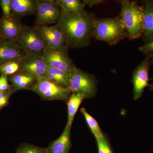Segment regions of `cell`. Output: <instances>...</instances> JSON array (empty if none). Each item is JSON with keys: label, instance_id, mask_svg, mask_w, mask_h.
Wrapping results in <instances>:
<instances>
[{"label": "cell", "instance_id": "obj_1", "mask_svg": "<svg viewBox=\"0 0 153 153\" xmlns=\"http://www.w3.org/2000/svg\"><path fill=\"white\" fill-rule=\"evenodd\" d=\"M60 10L59 20L54 26L61 30L68 49L89 46L96 19L94 14L85 9L77 13Z\"/></svg>", "mask_w": 153, "mask_h": 153}, {"label": "cell", "instance_id": "obj_2", "mask_svg": "<svg viewBox=\"0 0 153 153\" xmlns=\"http://www.w3.org/2000/svg\"><path fill=\"white\" fill-rule=\"evenodd\" d=\"M120 19L131 41L142 37L144 33V6L134 1H120Z\"/></svg>", "mask_w": 153, "mask_h": 153}, {"label": "cell", "instance_id": "obj_3", "mask_svg": "<svg viewBox=\"0 0 153 153\" xmlns=\"http://www.w3.org/2000/svg\"><path fill=\"white\" fill-rule=\"evenodd\" d=\"M92 38L106 42L110 46H113L128 38V33L120 17L96 18L94 23Z\"/></svg>", "mask_w": 153, "mask_h": 153}, {"label": "cell", "instance_id": "obj_4", "mask_svg": "<svg viewBox=\"0 0 153 153\" xmlns=\"http://www.w3.org/2000/svg\"><path fill=\"white\" fill-rule=\"evenodd\" d=\"M97 81L95 76L79 68L71 72L69 90L71 93L79 94L85 98H93L97 93Z\"/></svg>", "mask_w": 153, "mask_h": 153}, {"label": "cell", "instance_id": "obj_5", "mask_svg": "<svg viewBox=\"0 0 153 153\" xmlns=\"http://www.w3.org/2000/svg\"><path fill=\"white\" fill-rule=\"evenodd\" d=\"M16 41L25 54H34L41 57L46 47L41 31L37 26L24 25Z\"/></svg>", "mask_w": 153, "mask_h": 153}, {"label": "cell", "instance_id": "obj_6", "mask_svg": "<svg viewBox=\"0 0 153 153\" xmlns=\"http://www.w3.org/2000/svg\"><path fill=\"white\" fill-rule=\"evenodd\" d=\"M28 90L37 94L43 100H62L66 102L71 94L68 88L59 86L44 76L38 77L36 84Z\"/></svg>", "mask_w": 153, "mask_h": 153}, {"label": "cell", "instance_id": "obj_7", "mask_svg": "<svg viewBox=\"0 0 153 153\" xmlns=\"http://www.w3.org/2000/svg\"><path fill=\"white\" fill-rule=\"evenodd\" d=\"M67 46L51 48L46 47L41 57L53 68L71 72L76 67L68 54Z\"/></svg>", "mask_w": 153, "mask_h": 153}, {"label": "cell", "instance_id": "obj_8", "mask_svg": "<svg viewBox=\"0 0 153 153\" xmlns=\"http://www.w3.org/2000/svg\"><path fill=\"white\" fill-rule=\"evenodd\" d=\"M37 16L35 26H49L55 24L59 20L60 7L57 1L37 0Z\"/></svg>", "mask_w": 153, "mask_h": 153}, {"label": "cell", "instance_id": "obj_9", "mask_svg": "<svg viewBox=\"0 0 153 153\" xmlns=\"http://www.w3.org/2000/svg\"><path fill=\"white\" fill-rule=\"evenodd\" d=\"M150 57H146L134 69L132 74L133 98L135 100L141 97L145 88L149 86V71L153 61Z\"/></svg>", "mask_w": 153, "mask_h": 153}, {"label": "cell", "instance_id": "obj_10", "mask_svg": "<svg viewBox=\"0 0 153 153\" xmlns=\"http://www.w3.org/2000/svg\"><path fill=\"white\" fill-rule=\"evenodd\" d=\"M19 71L35 77L44 76L48 64L41 57L34 54H25L20 59Z\"/></svg>", "mask_w": 153, "mask_h": 153}, {"label": "cell", "instance_id": "obj_11", "mask_svg": "<svg viewBox=\"0 0 153 153\" xmlns=\"http://www.w3.org/2000/svg\"><path fill=\"white\" fill-rule=\"evenodd\" d=\"M21 19L13 14L10 16H2L0 18V37L16 41L24 27Z\"/></svg>", "mask_w": 153, "mask_h": 153}, {"label": "cell", "instance_id": "obj_12", "mask_svg": "<svg viewBox=\"0 0 153 153\" xmlns=\"http://www.w3.org/2000/svg\"><path fill=\"white\" fill-rule=\"evenodd\" d=\"M25 55L16 40L0 37V65Z\"/></svg>", "mask_w": 153, "mask_h": 153}, {"label": "cell", "instance_id": "obj_13", "mask_svg": "<svg viewBox=\"0 0 153 153\" xmlns=\"http://www.w3.org/2000/svg\"><path fill=\"white\" fill-rule=\"evenodd\" d=\"M38 27L41 31L46 47L51 48H57L67 46L61 30L54 25Z\"/></svg>", "mask_w": 153, "mask_h": 153}, {"label": "cell", "instance_id": "obj_14", "mask_svg": "<svg viewBox=\"0 0 153 153\" xmlns=\"http://www.w3.org/2000/svg\"><path fill=\"white\" fill-rule=\"evenodd\" d=\"M11 8L12 14L19 19L35 15L37 13V0H12Z\"/></svg>", "mask_w": 153, "mask_h": 153}, {"label": "cell", "instance_id": "obj_15", "mask_svg": "<svg viewBox=\"0 0 153 153\" xmlns=\"http://www.w3.org/2000/svg\"><path fill=\"white\" fill-rule=\"evenodd\" d=\"M71 126L66 124L57 139L51 142L48 147V153H68L71 147L70 133Z\"/></svg>", "mask_w": 153, "mask_h": 153}, {"label": "cell", "instance_id": "obj_16", "mask_svg": "<svg viewBox=\"0 0 153 153\" xmlns=\"http://www.w3.org/2000/svg\"><path fill=\"white\" fill-rule=\"evenodd\" d=\"M144 33L142 38L145 43L153 40V0L144 1Z\"/></svg>", "mask_w": 153, "mask_h": 153}, {"label": "cell", "instance_id": "obj_17", "mask_svg": "<svg viewBox=\"0 0 153 153\" xmlns=\"http://www.w3.org/2000/svg\"><path fill=\"white\" fill-rule=\"evenodd\" d=\"M38 78L25 72L19 71L8 76L9 82L13 87V92L28 88L36 84Z\"/></svg>", "mask_w": 153, "mask_h": 153}, {"label": "cell", "instance_id": "obj_18", "mask_svg": "<svg viewBox=\"0 0 153 153\" xmlns=\"http://www.w3.org/2000/svg\"><path fill=\"white\" fill-rule=\"evenodd\" d=\"M44 77L59 86L68 88L71 72L53 68L48 64V68Z\"/></svg>", "mask_w": 153, "mask_h": 153}, {"label": "cell", "instance_id": "obj_19", "mask_svg": "<svg viewBox=\"0 0 153 153\" xmlns=\"http://www.w3.org/2000/svg\"><path fill=\"white\" fill-rule=\"evenodd\" d=\"M84 99V97L79 94H71L66 102L68 114V121L66 124L70 126H72L75 114Z\"/></svg>", "mask_w": 153, "mask_h": 153}, {"label": "cell", "instance_id": "obj_20", "mask_svg": "<svg viewBox=\"0 0 153 153\" xmlns=\"http://www.w3.org/2000/svg\"><path fill=\"white\" fill-rule=\"evenodd\" d=\"M80 111L84 116L86 123L95 137L96 140L102 137L104 134L102 132L98 123L95 119L88 113L84 108H82Z\"/></svg>", "mask_w": 153, "mask_h": 153}, {"label": "cell", "instance_id": "obj_21", "mask_svg": "<svg viewBox=\"0 0 153 153\" xmlns=\"http://www.w3.org/2000/svg\"><path fill=\"white\" fill-rule=\"evenodd\" d=\"M60 9L72 13H77L84 10V5L79 0H56Z\"/></svg>", "mask_w": 153, "mask_h": 153}, {"label": "cell", "instance_id": "obj_22", "mask_svg": "<svg viewBox=\"0 0 153 153\" xmlns=\"http://www.w3.org/2000/svg\"><path fill=\"white\" fill-rule=\"evenodd\" d=\"M21 58L10 60L0 65V74L10 76L19 72Z\"/></svg>", "mask_w": 153, "mask_h": 153}, {"label": "cell", "instance_id": "obj_23", "mask_svg": "<svg viewBox=\"0 0 153 153\" xmlns=\"http://www.w3.org/2000/svg\"><path fill=\"white\" fill-rule=\"evenodd\" d=\"M16 153H48V152L47 148L40 147L25 143L19 145Z\"/></svg>", "mask_w": 153, "mask_h": 153}, {"label": "cell", "instance_id": "obj_24", "mask_svg": "<svg viewBox=\"0 0 153 153\" xmlns=\"http://www.w3.org/2000/svg\"><path fill=\"white\" fill-rule=\"evenodd\" d=\"M96 140L98 153H113L109 141L105 135L97 139Z\"/></svg>", "mask_w": 153, "mask_h": 153}, {"label": "cell", "instance_id": "obj_25", "mask_svg": "<svg viewBox=\"0 0 153 153\" xmlns=\"http://www.w3.org/2000/svg\"><path fill=\"white\" fill-rule=\"evenodd\" d=\"M10 91L13 92V87L9 82L8 76L4 74L0 75V91Z\"/></svg>", "mask_w": 153, "mask_h": 153}, {"label": "cell", "instance_id": "obj_26", "mask_svg": "<svg viewBox=\"0 0 153 153\" xmlns=\"http://www.w3.org/2000/svg\"><path fill=\"white\" fill-rule=\"evenodd\" d=\"M13 94L10 91H0V111L8 105L10 98Z\"/></svg>", "mask_w": 153, "mask_h": 153}, {"label": "cell", "instance_id": "obj_27", "mask_svg": "<svg viewBox=\"0 0 153 153\" xmlns=\"http://www.w3.org/2000/svg\"><path fill=\"white\" fill-rule=\"evenodd\" d=\"M139 49L146 57H150L153 59V40L148 43H144L140 46Z\"/></svg>", "mask_w": 153, "mask_h": 153}, {"label": "cell", "instance_id": "obj_28", "mask_svg": "<svg viewBox=\"0 0 153 153\" xmlns=\"http://www.w3.org/2000/svg\"><path fill=\"white\" fill-rule=\"evenodd\" d=\"M11 1L12 0H1L0 1V6L2 11V16L9 17L12 15Z\"/></svg>", "mask_w": 153, "mask_h": 153}, {"label": "cell", "instance_id": "obj_29", "mask_svg": "<svg viewBox=\"0 0 153 153\" xmlns=\"http://www.w3.org/2000/svg\"><path fill=\"white\" fill-rule=\"evenodd\" d=\"M82 1L85 6L87 5L90 7H92L93 6L104 2L105 1L102 0H83Z\"/></svg>", "mask_w": 153, "mask_h": 153}, {"label": "cell", "instance_id": "obj_30", "mask_svg": "<svg viewBox=\"0 0 153 153\" xmlns=\"http://www.w3.org/2000/svg\"><path fill=\"white\" fill-rule=\"evenodd\" d=\"M149 91H153V82L152 84H149Z\"/></svg>", "mask_w": 153, "mask_h": 153}]
</instances>
